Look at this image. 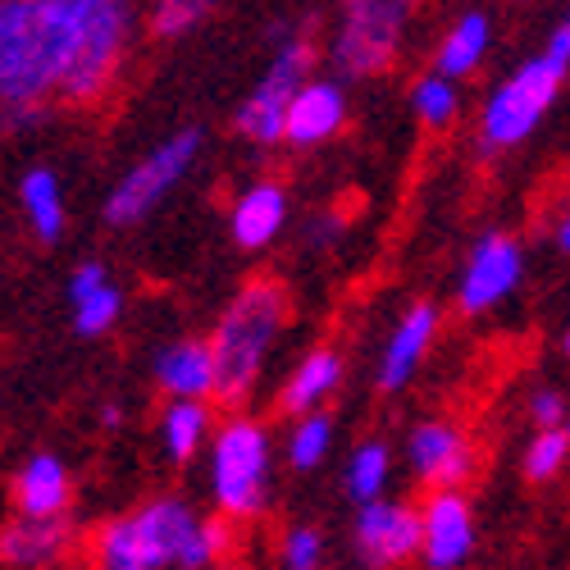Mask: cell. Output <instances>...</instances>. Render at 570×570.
<instances>
[{
	"label": "cell",
	"mask_w": 570,
	"mask_h": 570,
	"mask_svg": "<svg viewBox=\"0 0 570 570\" xmlns=\"http://www.w3.org/2000/svg\"><path fill=\"white\" fill-rule=\"evenodd\" d=\"M389 480H393V448L384 439H361L347 456L343 470V489L356 507H370L379 498H389Z\"/></svg>",
	"instance_id": "cell-25"
},
{
	"label": "cell",
	"mask_w": 570,
	"mask_h": 570,
	"mask_svg": "<svg viewBox=\"0 0 570 570\" xmlns=\"http://www.w3.org/2000/svg\"><path fill=\"white\" fill-rule=\"evenodd\" d=\"M411 115H415L424 128H434V132L452 128V124L461 119V87L448 82L443 73L415 78V87H411Z\"/></svg>",
	"instance_id": "cell-28"
},
{
	"label": "cell",
	"mask_w": 570,
	"mask_h": 570,
	"mask_svg": "<svg viewBox=\"0 0 570 570\" xmlns=\"http://www.w3.org/2000/svg\"><path fill=\"white\" fill-rule=\"evenodd\" d=\"M525 278V247L511 233L489 228L480 243L470 247L461 283H456V311L461 315H489L498 311Z\"/></svg>",
	"instance_id": "cell-10"
},
{
	"label": "cell",
	"mask_w": 570,
	"mask_h": 570,
	"mask_svg": "<svg viewBox=\"0 0 570 570\" xmlns=\"http://www.w3.org/2000/svg\"><path fill=\"white\" fill-rule=\"evenodd\" d=\"M202 147H206L202 128H178V132H169L160 147H151L147 156H141V160L110 187V197H106V206H101L106 224H110V228H132V224L147 219L151 210H160V202L174 193V187H178L187 174H193Z\"/></svg>",
	"instance_id": "cell-8"
},
{
	"label": "cell",
	"mask_w": 570,
	"mask_h": 570,
	"mask_svg": "<svg viewBox=\"0 0 570 570\" xmlns=\"http://www.w3.org/2000/svg\"><path fill=\"white\" fill-rule=\"evenodd\" d=\"M493 51V19L484 10H465L439 41L434 51V73H443L448 82H465L480 73V65Z\"/></svg>",
	"instance_id": "cell-22"
},
{
	"label": "cell",
	"mask_w": 570,
	"mask_h": 570,
	"mask_svg": "<svg viewBox=\"0 0 570 570\" xmlns=\"http://www.w3.org/2000/svg\"><path fill=\"white\" fill-rule=\"evenodd\" d=\"M420 566L424 570H461L480 543V520L465 489H434L420 502Z\"/></svg>",
	"instance_id": "cell-12"
},
{
	"label": "cell",
	"mask_w": 570,
	"mask_h": 570,
	"mask_svg": "<svg viewBox=\"0 0 570 570\" xmlns=\"http://www.w3.org/2000/svg\"><path fill=\"white\" fill-rule=\"evenodd\" d=\"M415 0H338V28L328 60L343 78H379L389 73L406 46V28Z\"/></svg>",
	"instance_id": "cell-6"
},
{
	"label": "cell",
	"mask_w": 570,
	"mask_h": 570,
	"mask_svg": "<svg viewBox=\"0 0 570 570\" xmlns=\"http://www.w3.org/2000/svg\"><path fill=\"white\" fill-rule=\"evenodd\" d=\"M14 511L28 520H65L73 507V474L56 452H32L14 474Z\"/></svg>",
	"instance_id": "cell-18"
},
{
	"label": "cell",
	"mask_w": 570,
	"mask_h": 570,
	"mask_svg": "<svg viewBox=\"0 0 570 570\" xmlns=\"http://www.w3.org/2000/svg\"><path fill=\"white\" fill-rule=\"evenodd\" d=\"M525 415L534 430H566V415H570V397L561 389H534L525 397Z\"/></svg>",
	"instance_id": "cell-33"
},
{
	"label": "cell",
	"mask_w": 570,
	"mask_h": 570,
	"mask_svg": "<svg viewBox=\"0 0 570 570\" xmlns=\"http://www.w3.org/2000/svg\"><path fill=\"white\" fill-rule=\"evenodd\" d=\"M219 0H147V10H141V23H147L151 37L160 41H174V37H187Z\"/></svg>",
	"instance_id": "cell-29"
},
{
	"label": "cell",
	"mask_w": 570,
	"mask_h": 570,
	"mask_svg": "<svg viewBox=\"0 0 570 570\" xmlns=\"http://www.w3.org/2000/svg\"><path fill=\"white\" fill-rule=\"evenodd\" d=\"M215 570H247V566H243V561H237V557H233V561H224V566H215Z\"/></svg>",
	"instance_id": "cell-38"
},
{
	"label": "cell",
	"mask_w": 570,
	"mask_h": 570,
	"mask_svg": "<svg viewBox=\"0 0 570 570\" xmlns=\"http://www.w3.org/2000/svg\"><path fill=\"white\" fill-rule=\"evenodd\" d=\"M151 379L165 402H215V361L206 338H174L156 352Z\"/></svg>",
	"instance_id": "cell-19"
},
{
	"label": "cell",
	"mask_w": 570,
	"mask_h": 570,
	"mask_svg": "<svg viewBox=\"0 0 570 570\" xmlns=\"http://www.w3.org/2000/svg\"><path fill=\"white\" fill-rule=\"evenodd\" d=\"M293 320V297L278 278H247L243 288L228 297V306L219 311L215 328L206 334L210 343V361H215V402L228 411H243L261 379L265 365L283 338V328Z\"/></svg>",
	"instance_id": "cell-1"
},
{
	"label": "cell",
	"mask_w": 570,
	"mask_h": 570,
	"mask_svg": "<svg viewBox=\"0 0 570 570\" xmlns=\"http://www.w3.org/2000/svg\"><path fill=\"white\" fill-rule=\"evenodd\" d=\"M278 570H324L328 561V539L320 525H306V520H297V525H288L278 534Z\"/></svg>",
	"instance_id": "cell-32"
},
{
	"label": "cell",
	"mask_w": 570,
	"mask_h": 570,
	"mask_svg": "<svg viewBox=\"0 0 570 570\" xmlns=\"http://www.w3.org/2000/svg\"><path fill=\"white\" fill-rule=\"evenodd\" d=\"M82 552H87V570H147V561H141V552L132 543L128 515H115L106 525L91 530Z\"/></svg>",
	"instance_id": "cell-27"
},
{
	"label": "cell",
	"mask_w": 570,
	"mask_h": 570,
	"mask_svg": "<svg viewBox=\"0 0 570 570\" xmlns=\"http://www.w3.org/2000/svg\"><path fill=\"white\" fill-rule=\"evenodd\" d=\"M315 69V46L293 32V28H274V56L265 65V73L256 78V87L247 91V101L233 110V128L252 147H278L283 141V119L297 97V87L311 82Z\"/></svg>",
	"instance_id": "cell-7"
},
{
	"label": "cell",
	"mask_w": 570,
	"mask_h": 570,
	"mask_svg": "<svg viewBox=\"0 0 570 570\" xmlns=\"http://www.w3.org/2000/svg\"><path fill=\"white\" fill-rule=\"evenodd\" d=\"M347 128V87L338 78H311L297 87V97L283 119V141L297 151L324 147Z\"/></svg>",
	"instance_id": "cell-16"
},
{
	"label": "cell",
	"mask_w": 570,
	"mask_h": 570,
	"mask_svg": "<svg viewBox=\"0 0 570 570\" xmlns=\"http://www.w3.org/2000/svg\"><path fill=\"white\" fill-rule=\"evenodd\" d=\"M352 552L361 570H402L420 557V507L379 498L370 507H356L352 525Z\"/></svg>",
	"instance_id": "cell-11"
},
{
	"label": "cell",
	"mask_w": 570,
	"mask_h": 570,
	"mask_svg": "<svg viewBox=\"0 0 570 570\" xmlns=\"http://www.w3.org/2000/svg\"><path fill=\"white\" fill-rule=\"evenodd\" d=\"M566 78L570 69L548 51L520 60L480 106V151L502 156V151H515L520 141H530L548 119V110L557 106Z\"/></svg>",
	"instance_id": "cell-5"
},
{
	"label": "cell",
	"mask_w": 570,
	"mask_h": 570,
	"mask_svg": "<svg viewBox=\"0 0 570 570\" xmlns=\"http://www.w3.org/2000/svg\"><path fill=\"white\" fill-rule=\"evenodd\" d=\"M219 430L215 402H165L160 411V448L174 465L197 461Z\"/></svg>",
	"instance_id": "cell-23"
},
{
	"label": "cell",
	"mask_w": 570,
	"mask_h": 570,
	"mask_svg": "<svg viewBox=\"0 0 570 570\" xmlns=\"http://www.w3.org/2000/svg\"><path fill=\"white\" fill-rule=\"evenodd\" d=\"M69 306H73V328L82 338H106L124 315V293L101 261H82L69 274Z\"/></svg>",
	"instance_id": "cell-21"
},
{
	"label": "cell",
	"mask_w": 570,
	"mask_h": 570,
	"mask_svg": "<svg viewBox=\"0 0 570 570\" xmlns=\"http://www.w3.org/2000/svg\"><path fill=\"white\" fill-rule=\"evenodd\" d=\"M293 202L278 178H256L228 206V243L237 252H269L288 228Z\"/></svg>",
	"instance_id": "cell-15"
},
{
	"label": "cell",
	"mask_w": 570,
	"mask_h": 570,
	"mask_svg": "<svg viewBox=\"0 0 570 570\" xmlns=\"http://www.w3.org/2000/svg\"><path fill=\"white\" fill-rule=\"evenodd\" d=\"M343 379H347V361L338 347H311L297 356V365L288 370V379H283V389H278V411L283 415H311V411H324L328 402L338 397L343 389Z\"/></svg>",
	"instance_id": "cell-17"
},
{
	"label": "cell",
	"mask_w": 570,
	"mask_h": 570,
	"mask_svg": "<svg viewBox=\"0 0 570 570\" xmlns=\"http://www.w3.org/2000/svg\"><path fill=\"white\" fill-rule=\"evenodd\" d=\"M65 37V106H101L124 78V60L137 37V0H41Z\"/></svg>",
	"instance_id": "cell-2"
},
{
	"label": "cell",
	"mask_w": 570,
	"mask_h": 570,
	"mask_svg": "<svg viewBox=\"0 0 570 570\" xmlns=\"http://www.w3.org/2000/svg\"><path fill=\"white\" fill-rule=\"evenodd\" d=\"M406 465L424 489H465L480 474V443L456 420H420L406 434Z\"/></svg>",
	"instance_id": "cell-9"
},
{
	"label": "cell",
	"mask_w": 570,
	"mask_h": 570,
	"mask_svg": "<svg viewBox=\"0 0 570 570\" xmlns=\"http://www.w3.org/2000/svg\"><path fill=\"white\" fill-rule=\"evenodd\" d=\"M233 552H237V525L224 515H206L193 548L183 557V570H215V566L233 561Z\"/></svg>",
	"instance_id": "cell-31"
},
{
	"label": "cell",
	"mask_w": 570,
	"mask_h": 570,
	"mask_svg": "<svg viewBox=\"0 0 570 570\" xmlns=\"http://www.w3.org/2000/svg\"><path fill=\"white\" fill-rule=\"evenodd\" d=\"M566 465H570V430H534L525 456H520V474L530 484H552Z\"/></svg>",
	"instance_id": "cell-30"
},
{
	"label": "cell",
	"mask_w": 570,
	"mask_h": 570,
	"mask_svg": "<svg viewBox=\"0 0 570 570\" xmlns=\"http://www.w3.org/2000/svg\"><path fill=\"white\" fill-rule=\"evenodd\" d=\"M206 470H210V502L215 515L233 520V525H252L274 502V439L269 424L233 411L219 420V430L206 448Z\"/></svg>",
	"instance_id": "cell-3"
},
{
	"label": "cell",
	"mask_w": 570,
	"mask_h": 570,
	"mask_svg": "<svg viewBox=\"0 0 570 570\" xmlns=\"http://www.w3.org/2000/svg\"><path fill=\"white\" fill-rule=\"evenodd\" d=\"M566 397H570V393H566ZM566 430H570V415H566Z\"/></svg>",
	"instance_id": "cell-40"
},
{
	"label": "cell",
	"mask_w": 570,
	"mask_h": 570,
	"mask_svg": "<svg viewBox=\"0 0 570 570\" xmlns=\"http://www.w3.org/2000/svg\"><path fill=\"white\" fill-rule=\"evenodd\" d=\"M119 420H124L119 402H106V406H101V424H106V430H119Z\"/></svg>",
	"instance_id": "cell-37"
},
{
	"label": "cell",
	"mask_w": 570,
	"mask_h": 570,
	"mask_svg": "<svg viewBox=\"0 0 570 570\" xmlns=\"http://www.w3.org/2000/svg\"><path fill=\"white\" fill-rule=\"evenodd\" d=\"M19 206H23V219H28L37 243L51 247V243H60V237H65L69 206H65V183H60L56 169H46V165L28 169L19 178Z\"/></svg>",
	"instance_id": "cell-24"
},
{
	"label": "cell",
	"mask_w": 570,
	"mask_h": 570,
	"mask_svg": "<svg viewBox=\"0 0 570 570\" xmlns=\"http://www.w3.org/2000/svg\"><path fill=\"white\" fill-rule=\"evenodd\" d=\"M202 511L187 502V498H151L141 502L137 511H128V530H132V543L147 561V570H183V557L193 548L197 530H202Z\"/></svg>",
	"instance_id": "cell-13"
},
{
	"label": "cell",
	"mask_w": 570,
	"mask_h": 570,
	"mask_svg": "<svg viewBox=\"0 0 570 570\" xmlns=\"http://www.w3.org/2000/svg\"><path fill=\"white\" fill-rule=\"evenodd\" d=\"M343 228H347L343 210H324V215H315V219L306 224V247H311V252L338 247V243H343Z\"/></svg>",
	"instance_id": "cell-34"
},
{
	"label": "cell",
	"mask_w": 570,
	"mask_h": 570,
	"mask_svg": "<svg viewBox=\"0 0 570 570\" xmlns=\"http://www.w3.org/2000/svg\"><path fill=\"white\" fill-rule=\"evenodd\" d=\"M439 328H443V311L434 302H415L406 306V315L393 324V334L384 343V352H379V370H374V384L379 393H402L411 379L420 374L424 356L434 352L439 343Z\"/></svg>",
	"instance_id": "cell-14"
},
{
	"label": "cell",
	"mask_w": 570,
	"mask_h": 570,
	"mask_svg": "<svg viewBox=\"0 0 570 570\" xmlns=\"http://www.w3.org/2000/svg\"><path fill=\"white\" fill-rule=\"evenodd\" d=\"M65 37L41 0H0V110L60 97Z\"/></svg>",
	"instance_id": "cell-4"
},
{
	"label": "cell",
	"mask_w": 570,
	"mask_h": 570,
	"mask_svg": "<svg viewBox=\"0 0 570 570\" xmlns=\"http://www.w3.org/2000/svg\"><path fill=\"white\" fill-rule=\"evenodd\" d=\"M78 548V534L65 520H28L14 515L6 530H0V561L19 566V570H51L60 566L69 552Z\"/></svg>",
	"instance_id": "cell-20"
},
{
	"label": "cell",
	"mask_w": 570,
	"mask_h": 570,
	"mask_svg": "<svg viewBox=\"0 0 570 570\" xmlns=\"http://www.w3.org/2000/svg\"><path fill=\"white\" fill-rule=\"evenodd\" d=\"M334 452V415L328 411H311V415H297L288 439H283V456H288L293 470H320Z\"/></svg>",
	"instance_id": "cell-26"
},
{
	"label": "cell",
	"mask_w": 570,
	"mask_h": 570,
	"mask_svg": "<svg viewBox=\"0 0 570 570\" xmlns=\"http://www.w3.org/2000/svg\"><path fill=\"white\" fill-rule=\"evenodd\" d=\"M41 115H46V106H6V110H0V128L23 132V128H37Z\"/></svg>",
	"instance_id": "cell-35"
},
{
	"label": "cell",
	"mask_w": 570,
	"mask_h": 570,
	"mask_svg": "<svg viewBox=\"0 0 570 570\" xmlns=\"http://www.w3.org/2000/svg\"><path fill=\"white\" fill-rule=\"evenodd\" d=\"M552 243L570 256V197H566V210H561V219H557V228H552Z\"/></svg>",
	"instance_id": "cell-36"
},
{
	"label": "cell",
	"mask_w": 570,
	"mask_h": 570,
	"mask_svg": "<svg viewBox=\"0 0 570 570\" xmlns=\"http://www.w3.org/2000/svg\"><path fill=\"white\" fill-rule=\"evenodd\" d=\"M561 352L570 356V324H566V334H561Z\"/></svg>",
	"instance_id": "cell-39"
}]
</instances>
